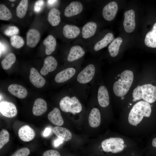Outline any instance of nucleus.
Instances as JSON below:
<instances>
[{
    "instance_id": "nucleus-30",
    "label": "nucleus",
    "mask_w": 156,
    "mask_h": 156,
    "mask_svg": "<svg viewBox=\"0 0 156 156\" xmlns=\"http://www.w3.org/2000/svg\"><path fill=\"white\" fill-rule=\"evenodd\" d=\"M16 57L12 53H9L2 60L1 65L3 68L4 70L9 69L15 62Z\"/></svg>"
},
{
    "instance_id": "nucleus-3",
    "label": "nucleus",
    "mask_w": 156,
    "mask_h": 156,
    "mask_svg": "<svg viewBox=\"0 0 156 156\" xmlns=\"http://www.w3.org/2000/svg\"><path fill=\"white\" fill-rule=\"evenodd\" d=\"M133 97L136 100L143 99L149 103L156 100V86L150 84L138 86L133 90Z\"/></svg>"
},
{
    "instance_id": "nucleus-38",
    "label": "nucleus",
    "mask_w": 156,
    "mask_h": 156,
    "mask_svg": "<svg viewBox=\"0 0 156 156\" xmlns=\"http://www.w3.org/2000/svg\"><path fill=\"white\" fill-rule=\"evenodd\" d=\"M42 156H60L59 152L55 150H49L43 153Z\"/></svg>"
},
{
    "instance_id": "nucleus-24",
    "label": "nucleus",
    "mask_w": 156,
    "mask_h": 156,
    "mask_svg": "<svg viewBox=\"0 0 156 156\" xmlns=\"http://www.w3.org/2000/svg\"><path fill=\"white\" fill-rule=\"evenodd\" d=\"M97 25L95 22L91 21L87 23L82 29L83 37L87 39L92 36L94 34Z\"/></svg>"
},
{
    "instance_id": "nucleus-6",
    "label": "nucleus",
    "mask_w": 156,
    "mask_h": 156,
    "mask_svg": "<svg viewBox=\"0 0 156 156\" xmlns=\"http://www.w3.org/2000/svg\"><path fill=\"white\" fill-rule=\"evenodd\" d=\"M95 72V68L92 64L86 66L78 74L77 81L80 83L85 84L90 82L93 79Z\"/></svg>"
},
{
    "instance_id": "nucleus-42",
    "label": "nucleus",
    "mask_w": 156,
    "mask_h": 156,
    "mask_svg": "<svg viewBox=\"0 0 156 156\" xmlns=\"http://www.w3.org/2000/svg\"><path fill=\"white\" fill-rule=\"evenodd\" d=\"M47 3L49 5H52L54 3L56 2L57 1V0H48Z\"/></svg>"
},
{
    "instance_id": "nucleus-34",
    "label": "nucleus",
    "mask_w": 156,
    "mask_h": 156,
    "mask_svg": "<svg viewBox=\"0 0 156 156\" xmlns=\"http://www.w3.org/2000/svg\"><path fill=\"white\" fill-rule=\"evenodd\" d=\"M10 135L8 131L3 129L0 132V149L9 141Z\"/></svg>"
},
{
    "instance_id": "nucleus-16",
    "label": "nucleus",
    "mask_w": 156,
    "mask_h": 156,
    "mask_svg": "<svg viewBox=\"0 0 156 156\" xmlns=\"http://www.w3.org/2000/svg\"><path fill=\"white\" fill-rule=\"evenodd\" d=\"M98 101L99 105L101 107H107L109 103V98L108 90L103 86H100L98 90Z\"/></svg>"
},
{
    "instance_id": "nucleus-18",
    "label": "nucleus",
    "mask_w": 156,
    "mask_h": 156,
    "mask_svg": "<svg viewBox=\"0 0 156 156\" xmlns=\"http://www.w3.org/2000/svg\"><path fill=\"white\" fill-rule=\"evenodd\" d=\"M47 109L46 101L42 98H38L35 101L32 109L33 114L36 116H40L45 112Z\"/></svg>"
},
{
    "instance_id": "nucleus-26",
    "label": "nucleus",
    "mask_w": 156,
    "mask_h": 156,
    "mask_svg": "<svg viewBox=\"0 0 156 156\" xmlns=\"http://www.w3.org/2000/svg\"><path fill=\"white\" fill-rule=\"evenodd\" d=\"M43 44L45 46V53L49 55L55 51L56 46V41L53 36L49 35L44 40Z\"/></svg>"
},
{
    "instance_id": "nucleus-21",
    "label": "nucleus",
    "mask_w": 156,
    "mask_h": 156,
    "mask_svg": "<svg viewBox=\"0 0 156 156\" xmlns=\"http://www.w3.org/2000/svg\"><path fill=\"white\" fill-rule=\"evenodd\" d=\"M53 132L58 137L64 141H68L72 138L71 132L67 129L59 126L55 127Z\"/></svg>"
},
{
    "instance_id": "nucleus-17",
    "label": "nucleus",
    "mask_w": 156,
    "mask_h": 156,
    "mask_svg": "<svg viewBox=\"0 0 156 156\" xmlns=\"http://www.w3.org/2000/svg\"><path fill=\"white\" fill-rule=\"evenodd\" d=\"M8 90L11 94L19 99H24L27 95L26 89L18 84H13L10 85L8 87Z\"/></svg>"
},
{
    "instance_id": "nucleus-11",
    "label": "nucleus",
    "mask_w": 156,
    "mask_h": 156,
    "mask_svg": "<svg viewBox=\"0 0 156 156\" xmlns=\"http://www.w3.org/2000/svg\"><path fill=\"white\" fill-rule=\"evenodd\" d=\"M18 135L22 141L28 142L31 141L34 138L36 133L34 130L28 125H25L19 129Z\"/></svg>"
},
{
    "instance_id": "nucleus-28",
    "label": "nucleus",
    "mask_w": 156,
    "mask_h": 156,
    "mask_svg": "<svg viewBox=\"0 0 156 156\" xmlns=\"http://www.w3.org/2000/svg\"><path fill=\"white\" fill-rule=\"evenodd\" d=\"M114 38V35L112 33H109L107 34L102 39L95 44L94 47V50L97 51L105 47L111 43Z\"/></svg>"
},
{
    "instance_id": "nucleus-14",
    "label": "nucleus",
    "mask_w": 156,
    "mask_h": 156,
    "mask_svg": "<svg viewBox=\"0 0 156 156\" xmlns=\"http://www.w3.org/2000/svg\"><path fill=\"white\" fill-rule=\"evenodd\" d=\"M40 38V34L37 29L29 30L26 34V44L29 47L33 48L38 43Z\"/></svg>"
},
{
    "instance_id": "nucleus-27",
    "label": "nucleus",
    "mask_w": 156,
    "mask_h": 156,
    "mask_svg": "<svg viewBox=\"0 0 156 156\" xmlns=\"http://www.w3.org/2000/svg\"><path fill=\"white\" fill-rule=\"evenodd\" d=\"M60 14V11L56 8H53L49 11L47 19L52 26H55L59 24L61 20Z\"/></svg>"
},
{
    "instance_id": "nucleus-5",
    "label": "nucleus",
    "mask_w": 156,
    "mask_h": 156,
    "mask_svg": "<svg viewBox=\"0 0 156 156\" xmlns=\"http://www.w3.org/2000/svg\"><path fill=\"white\" fill-rule=\"evenodd\" d=\"M123 139L119 137L110 138L103 141L101 146L103 151L113 153L120 152L125 148Z\"/></svg>"
},
{
    "instance_id": "nucleus-31",
    "label": "nucleus",
    "mask_w": 156,
    "mask_h": 156,
    "mask_svg": "<svg viewBox=\"0 0 156 156\" xmlns=\"http://www.w3.org/2000/svg\"><path fill=\"white\" fill-rule=\"evenodd\" d=\"M28 1L22 0L19 3L16 8L17 16L20 18H22L26 15L28 7Z\"/></svg>"
},
{
    "instance_id": "nucleus-9",
    "label": "nucleus",
    "mask_w": 156,
    "mask_h": 156,
    "mask_svg": "<svg viewBox=\"0 0 156 156\" xmlns=\"http://www.w3.org/2000/svg\"><path fill=\"white\" fill-rule=\"evenodd\" d=\"M118 10V6L116 3L112 1L107 4L104 7L102 14L106 20L110 21L115 18Z\"/></svg>"
},
{
    "instance_id": "nucleus-37",
    "label": "nucleus",
    "mask_w": 156,
    "mask_h": 156,
    "mask_svg": "<svg viewBox=\"0 0 156 156\" xmlns=\"http://www.w3.org/2000/svg\"><path fill=\"white\" fill-rule=\"evenodd\" d=\"M44 4V2L43 0H39L37 1L34 5V11L37 13L40 12L42 9Z\"/></svg>"
},
{
    "instance_id": "nucleus-7",
    "label": "nucleus",
    "mask_w": 156,
    "mask_h": 156,
    "mask_svg": "<svg viewBox=\"0 0 156 156\" xmlns=\"http://www.w3.org/2000/svg\"><path fill=\"white\" fill-rule=\"evenodd\" d=\"M0 112L3 116L8 118L15 117L17 113L16 107L14 103L5 101L0 102Z\"/></svg>"
},
{
    "instance_id": "nucleus-40",
    "label": "nucleus",
    "mask_w": 156,
    "mask_h": 156,
    "mask_svg": "<svg viewBox=\"0 0 156 156\" xmlns=\"http://www.w3.org/2000/svg\"><path fill=\"white\" fill-rule=\"evenodd\" d=\"M63 140L58 138L54 141V145L55 147H57L60 144L62 143Z\"/></svg>"
},
{
    "instance_id": "nucleus-15",
    "label": "nucleus",
    "mask_w": 156,
    "mask_h": 156,
    "mask_svg": "<svg viewBox=\"0 0 156 156\" xmlns=\"http://www.w3.org/2000/svg\"><path fill=\"white\" fill-rule=\"evenodd\" d=\"M82 4L78 1L71 2L65 8L64 14L67 17H70L77 15L82 10Z\"/></svg>"
},
{
    "instance_id": "nucleus-22",
    "label": "nucleus",
    "mask_w": 156,
    "mask_h": 156,
    "mask_svg": "<svg viewBox=\"0 0 156 156\" xmlns=\"http://www.w3.org/2000/svg\"><path fill=\"white\" fill-rule=\"evenodd\" d=\"M80 32L79 28L74 25L66 24L63 28V33L64 36L69 39H73L77 37Z\"/></svg>"
},
{
    "instance_id": "nucleus-4",
    "label": "nucleus",
    "mask_w": 156,
    "mask_h": 156,
    "mask_svg": "<svg viewBox=\"0 0 156 156\" xmlns=\"http://www.w3.org/2000/svg\"><path fill=\"white\" fill-rule=\"evenodd\" d=\"M59 105L63 112H69L74 114L80 112L82 109L81 104L78 99L75 96H65L61 100Z\"/></svg>"
},
{
    "instance_id": "nucleus-29",
    "label": "nucleus",
    "mask_w": 156,
    "mask_h": 156,
    "mask_svg": "<svg viewBox=\"0 0 156 156\" xmlns=\"http://www.w3.org/2000/svg\"><path fill=\"white\" fill-rule=\"evenodd\" d=\"M122 42V38L118 37L114 39L109 45L108 49L111 57H115L118 55L120 46Z\"/></svg>"
},
{
    "instance_id": "nucleus-2",
    "label": "nucleus",
    "mask_w": 156,
    "mask_h": 156,
    "mask_svg": "<svg viewBox=\"0 0 156 156\" xmlns=\"http://www.w3.org/2000/svg\"><path fill=\"white\" fill-rule=\"evenodd\" d=\"M120 76V78L114 84L113 90L116 96L122 97L129 90L133 82L134 75L131 71L126 70L121 73Z\"/></svg>"
},
{
    "instance_id": "nucleus-36",
    "label": "nucleus",
    "mask_w": 156,
    "mask_h": 156,
    "mask_svg": "<svg viewBox=\"0 0 156 156\" xmlns=\"http://www.w3.org/2000/svg\"><path fill=\"white\" fill-rule=\"evenodd\" d=\"M30 153V151L27 148H23L15 151L11 156H28Z\"/></svg>"
},
{
    "instance_id": "nucleus-39",
    "label": "nucleus",
    "mask_w": 156,
    "mask_h": 156,
    "mask_svg": "<svg viewBox=\"0 0 156 156\" xmlns=\"http://www.w3.org/2000/svg\"><path fill=\"white\" fill-rule=\"evenodd\" d=\"M51 132V129L49 127H47L44 129L43 135L45 137L48 136L49 135Z\"/></svg>"
},
{
    "instance_id": "nucleus-33",
    "label": "nucleus",
    "mask_w": 156,
    "mask_h": 156,
    "mask_svg": "<svg viewBox=\"0 0 156 156\" xmlns=\"http://www.w3.org/2000/svg\"><path fill=\"white\" fill-rule=\"evenodd\" d=\"M10 41L11 45L16 49L21 47L24 44L23 38L21 37L16 35L11 36Z\"/></svg>"
},
{
    "instance_id": "nucleus-35",
    "label": "nucleus",
    "mask_w": 156,
    "mask_h": 156,
    "mask_svg": "<svg viewBox=\"0 0 156 156\" xmlns=\"http://www.w3.org/2000/svg\"><path fill=\"white\" fill-rule=\"evenodd\" d=\"M18 29L15 26H10L5 31V34L9 36L16 35L19 32Z\"/></svg>"
},
{
    "instance_id": "nucleus-10",
    "label": "nucleus",
    "mask_w": 156,
    "mask_h": 156,
    "mask_svg": "<svg viewBox=\"0 0 156 156\" xmlns=\"http://www.w3.org/2000/svg\"><path fill=\"white\" fill-rule=\"evenodd\" d=\"M57 65V61L53 56H49L44 59L43 65L40 70L41 74L43 75H47L49 72L54 70Z\"/></svg>"
},
{
    "instance_id": "nucleus-23",
    "label": "nucleus",
    "mask_w": 156,
    "mask_h": 156,
    "mask_svg": "<svg viewBox=\"0 0 156 156\" xmlns=\"http://www.w3.org/2000/svg\"><path fill=\"white\" fill-rule=\"evenodd\" d=\"M101 121L100 112L97 108H93L91 111L88 118V122L90 126L96 128L99 126Z\"/></svg>"
},
{
    "instance_id": "nucleus-8",
    "label": "nucleus",
    "mask_w": 156,
    "mask_h": 156,
    "mask_svg": "<svg viewBox=\"0 0 156 156\" xmlns=\"http://www.w3.org/2000/svg\"><path fill=\"white\" fill-rule=\"evenodd\" d=\"M135 15L134 10H130L124 13L123 25L125 31L128 33L132 32L135 27Z\"/></svg>"
},
{
    "instance_id": "nucleus-25",
    "label": "nucleus",
    "mask_w": 156,
    "mask_h": 156,
    "mask_svg": "<svg viewBox=\"0 0 156 156\" xmlns=\"http://www.w3.org/2000/svg\"><path fill=\"white\" fill-rule=\"evenodd\" d=\"M144 43L148 47L156 48V23L154 24L152 30L146 34Z\"/></svg>"
},
{
    "instance_id": "nucleus-1",
    "label": "nucleus",
    "mask_w": 156,
    "mask_h": 156,
    "mask_svg": "<svg viewBox=\"0 0 156 156\" xmlns=\"http://www.w3.org/2000/svg\"><path fill=\"white\" fill-rule=\"evenodd\" d=\"M151 109L149 103L143 101H139L135 104L130 112L128 121L131 125L137 126L142 120L144 116L149 117Z\"/></svg>"
},
{
    "instance_id": "nucleus-43",
    "label": "nucleus",
    "mask_w": 156,
    "mask_h": 156,
    "mask_svg": "<svg viewBox=\"0 0 156 156\" xmlns=\"http://www.w3.org/2000/svg\"><path fill=\"white\" fill-rule=\"evenodd\" d=\"M152 144L153 146L156 147V138L153 139L152 141Z\"/></svg>"
},
{
    "instance_id": "nucleus-32",
    "label": "nucleus",
    "mask_w": 156,
    "mask_h": 156,
    "mask_svg": "<svg viewBox=\"0 0 156 156\" xmlns=\"http://www.w3.org/2000/svg\"><path fill=\"white\" fill-rule=\"evenodd\" d=\"M12 17V14L9 9L4 5H0V19L8 21Z\"/></svg>"
},
{
    "instance_id": "nucleus-20",
    "label": "nucleus",
    "mask_w": 156,
    "mask_h": 156,
    "mask_svg": "<svg viewBox=\"0 0 156 156\" xmlns=\"http://www.w3.org/2000/svg\"><path fill=\"white\" fill-rule=\"evenodd\" d=\"M85 52L79 46L75 45L72 47L70 49L67 59L69 62L76 60L83 57Z\"/></svg>"
},
{
    "instance_id": "nucleus-44",
    "label": "nucleus",
    "mask_w": 156,
    "mask_h": 156,
    "mask_svg": "<svg viewBox=\"0 0 156 156\" xmlns=\"http://www.w3.org/2000/svg\"><path fill=\"white\" fill-rule=\"evenodd\" d=\"M9 1H10L12 2H14V1H15V0H10Z\"/></svg>"
},
{
    "instance_id": "nucleus-12",
    "label": "nucleus",
    "mask_w": 156,
    "mask_h": 156,
    "mask_svg": "<svg viewBox=\"0 0 156 156\" xmlns=\"http://www.w3.org/2000/svg\"><path fill=\"white\" fill-rule=\"evenodd\" d=\"M76 72L75 69L73 68H67L57 74L55 77V80L57 83L64 82L72 77Z\"/></svg>"
},
{
    "instance_id": "nucleus-19",
    "label": "nucleus",
    "mask_w": 156,
    "mask_h": 156,
    "mask_svg": "<svg viewBox=\"0 0 156 156\" xmlns=\"http://www.w3.org/2000/svg\"><path fill=\"white\" fill-rule=\"evenodd\" d=\"M48 118L51 122L57 126H61L64 123L60 111L57 107L54 108L48 114Z\"/></svg>"
},
{
    "instance_id": "nucleus-41",
    "label": "nucleus",
    "mask_w": 156,
    "mask_h": 156,
    "mask_svg": "<svg viewBox=\"0 0 156 156\" xmlns=\"http://www.w3.org/2000/svg\"><path fill=\"white\" fill-rule=\"evenodd\" d=\"M0 57L2 53L5 50V46L0 42Z\"/></svg>"
},
{
    "instance_id": "nucleus-13",
    "label": "nucleus",
    "mask_w": 156,
    "mask_h": 156,
    "mask_svg": "<svg viewBox=\"0 0 156 156\" xmlns=\"http://www.w3.org/2000/svg\"><path fill=\"white\" fill-rule=\"evenodd\" d=\"M29 79L32 84L37 88L43 87L45 83V79L36 69L34 68L30 69Z\"/></svg>"
}]
</instances>
